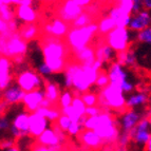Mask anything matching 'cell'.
<instances>
[{"label":"cell","instance_id":"6da1fadb","mask_svg":"<svg viewBox=\"0 0 151 151\" xmlns=\"http://www.w3.org/2000/svg\"><path fill=\"white\" fill-rule=\"evenodd\" d=\"M43 61L49 65L53 73L65 72L71 60L69 56L72 54L70 47L61 38L45 35L40 43Z\"/></svg>","mask_w":151,"mask_h":151},{"label":"cell","instance_id":"7a4b0ae2","mask_svg":"<svg viewBox=\"0 0 151 151\" xmlns=\"http://www.w3.org/2000/svg\"><path fill=\"white\" fill-rule=\"evenodd\" d=\"M127 97L121 89L115 85H109L98 92V106L103 110L119 111L124 113L127 110Z\"/></svg>","mask_w":151,"mask_h":151},{"label":"cell","instance_id":"3957f363","mask_svg":"<svg viewBox=\"0 0 151 151\" xmlns=\"http://www.w3.org/2000/svg\"><path fill=\"white\" fill-rule=\"evenodd\" d=\"M101 71H97L92 65H81L78 63L73 76L72 91L75 95H81L89 92L91 87L94 86Z\"/></svg>","mask_w":151,"mask_h":151},{"label":"cell","instance_id":"277c9868","mask_svg":"<svg viewBox=\"0 0 151 151\" xmlns=\"http://www.w3.org/2000/svg\"><path fill=\"white\" fill-rule=\"evenodd\" d=\"M97 33L98 23L96 22H92L83 28H71L65 37V42L68 43L71 51L79 50L90 45Z\"/></svg>","mask_w":151,"mask_h":151},{"label":"cell","instance_id":"5b68a950","mask_svg":"<svg viewBox=\"0 0 151 151\" xmlns=\"http://www.w3.org/2000/svg\"><path fill=\"white\" fill-rule=\"evenodd\" d=\"M29 50V42L25 41L19 33H14L10 37L4 38L0 36V52L1 56L10 58L11 60L19 57L27 56Z\"/></svg>","mask_w":151,"mask_h":151},{"label":"cell","instance_id":"8992f818","mask_svg":"<svg viewBox=\"0 0 151 151\" xmlns=\"http://www.w3.org/2000/svg\"><path fill=\"white\" fill-rule=\"evenodd\" d=\"M45 78L34 69H24L16 75V83L24 92H32L37 89H43Z\"/></svg>","mask_w":151,"mask_h":151},{"label":"cell","instance_id":"52a82bcc","mask_svg":"<svg viewBox=\"0 0 151 151\" xmlns=\"http://www.w3.org/2000/svg\"><path fill=\"white\" fill-rule=\"evenodd\" d=\"M131 31L129 28H119L116 27L105 37V41L113 49L115 52L126 51L130 48L131 43Z\"/></svg>","mask_w":151,"mask_h":151},{"label":"cell","instance_id":"ba28073f","mask_svg":"<svg viewBox=\"0 0 151 151\" xmlns=\"http://www.w3.org/2000/svg\"><path fill=\"white\" fill-rule=\"evenodd\" d=\"M9 133L15 139L30 135V113L28 111H21L14 116Z\"/></svg>","mask_w":151,"mask_h":151},{"label":"cell","instance_id":"9c48e42d","mask_svg":"<svg viewBox=\"0 0 151 151\" xmlns=\"http://www.w3.org/2000/svg\"><path fill=\"white\" fill-rule=\"evenodd\" d=\"M78 142L81 143L83 148L92 151H99L104 148V141L97 132L94 130L83 129L77 136Z\"/></svg>","mask_w":151,"mask_h":151},{"label":"cell","instance_id":"30bf717a","mask_svg":"<svg viewBox=\"0 0 151 151\" xmlns=\"http://www.w3.org/2000/svg\"><path fill=\"white\" fill-rule=\"evenodd\" d=\"M130 133L132 142L134 144L139 145V146H145L151 136V126L148 117L144 116L137 124V126L131 131Z\"/></svg>","mask_w":151,"mask_h":151},{"label":"cell","instance_id":"8fae6325","mask_svg":"<svg viewBox=\"0 0 151 151\" xmlns=\"http://www.w3.org/2000/svg\"><path fill=\"white\" fill-rule=\"evenodd\" d=\"M83 11V6L78 5L74 0H65L58 10V18L71 24Z\"/></svg>","mask_w":151,"mask_h":151},{"label":"cell","instance_id":"7c38bea8","mask_svg":"<svg viewBox=\"0 0 151 151\" xmlns=\"http://www.w3.org/2000/svg\"><path fill=\"white\" fill-rule=\"evenodd\" d=\"M71 27L69 23L63 21L60 18H55L43 27V32H45V35L65 39Z\"/></svg>","mask_w":151,"mask_h":151},{"label":"cell","instance_id":"4fadbf2b","mask_svg":"<svg viewBox=\"0 0 151 151\" xmlns=\"http://www.w3.org/2000/svg\"><path fill=\"white\" fill-rule=\"evenodd\" d=\"M25 93L27 92H24L16 83H11L8 88L1 91V101H4L9 107L15 106L22 103Z\"/></svg>","mask_w":151,"mask_h":151},{"label":"cell","instance_id":"5bb4252c","mask_svg":"<svg viewBox=\"0 0 151 151\" xmlns=\"http://www.w3.org/2000/svg\"><path fill=\"white\" fill-rule=\"evenodd\" d=\"M45 98V89H37V90H34L32 92L25 93V96L22 101L24 110L28 111L29 113L36 112L41 107V104H42Z\"/></svg>","mask_w":151,"mask_h":151},{"label":"cell","instance_id":"9a60e30c","mask_svg":"<svg viewBox=\"0 0 151 151\" xmlns=\"http://www.w3.org/2000/svg\"><path fill=\"white\" fill-rule=\"evenodd\" d=\"M50 122L47 117L41 115L40 113L33 112L30 113V136L37 139L49 128Z\"/></svg>","mask_w":151,"mask_h":151},{"label":"cell","instance_id":"2e32d148","mask_svg":"<svg viewBox=\"0 0 151 151\" xmlns=\"http://www.w3.org/2000/svg\"><path fill=\"white\" fill-rule=\"evenodd\" d=\"M144 117V113L135 109H127L124 113H122L121 128L122 132H131L137 124Z\"/></svg>","mask_w":151,"mask_h":151},{"label":"cell","instance_id":"e0dca14e","mask_svg":"<svg viewBox=\"0 0 151 151\" xmlns=\"http://www.w3.org/2000/svg\"><path fill=\"white\" fill-rule=\"evenodd\" d=\"M73 55V61H76L81 65H93L96 60V52L94 45H87L79 50L71 51Z\"/></svg>","mask_w":151,"mask_h":151},{"label":"cell","instance_id":"ac0fdd59","mask_svg":"<svg viewBox=\"0 0 151 151\" xmlns=\"http://www.w3.org/2000/svg\"><path fill=\"white\" fill-rule=\"evenodd\" d=\"M107 72H108L111 85H115V86L121 87V85L124 81L129 79L126 68L124 65H122L119 63H117L116 60L109 65Z\"/></svg>","mask_w":151,"mask_h":151},{"label":"cell","instance_id":"d6986e66","mask_svg":"<svg viewBox=\"0 0 151 151\" xmlns=\"http://www.w3.org/2000/svg\"><path fill=\"white\" fill-rule=\"evenodd\" d=\"M151 25V13L148 10H143L142 12L132 15L131 22L129 24V30L131 32H141Z\"/></svg>","mask_w":151,"mask_h":151},{"label":"cell","instance_id":"ffe728a7","mask_svg":"<svg viewBox=\"0 0 151 151\" xmlns=\"http://www.w3.org/2000/svg\"><path fill=\"white\" fill-rule=\"evenodd\" d=\"M12 65L13 63L10 58L1 56L0 58V89L1 91L6 89L12 83Z\"/></svg>","mask_w":151,"mask_h":151},{"label":"cell","instance_id":"44dd1931","mask_svg":"<svg viewBox=\"0 0 151 151\" xmlns=\"http://www.w3.org/2000/svg\"><path fill=\"white\" fill-rule=\"evenodd\" d=\"M95 52H96V59L104 63V65H110L111 63L116 60V55L117 52L111 48L110 45L104 41L99 45H95Z\"/></svg>","mask_w":151,"mask_h":151},{"label":"cell","instance_id":"7402d4cb","mask_svg":"<svg viewBox=\"0 0 151 151\" xmlns=\"http://www.w3.org/2000/svg\"><path fill=\"white\" fill-rule=\"evenodd\" d=\"M36 142L40 145L47 146L49 148L52 149H63V146L61 145V142L59 139V137L57 136V134L55 133V131L52 129V127H49L47 130L41 134L39 137L36 139Z\"/></svg>","mask_w":151,"mask_h":151},{"label":"cell","instance_id":"603a6c76","mask_svg":"<svg viewBox=\"0 0 151 151\" xmlns=\"http://www.w3.org/2000/svg\"><path fill=\"white\" fill-rule=\"evenodd\" d=\"M116 61L119 63L125 68L133 69L137 67V57H136L135 48L133 43L130 45V48L126 51L119 52L116 55Z\"/></svg>","mask_w":151,"mask_h":151},{"label":"cell","instance_id":"cb8c5ba5","mask_svg":"<svg viewBox=\"0 0 151 151\" xmlns=\"http://www.w3.org/2000/svg\"><path fill=\"white\" fill-rule=\"evenodd\" d=\"M15 14L16 18L22 23H35L38 19L37 13L33 6L16 5Z\"/></svg>","mask_w":151,"mask_h":151},{"label":"cell","instance_id":"d4e9b609","mask_svg":"<svg viewBox=\"0 0 151 151\" xmlns=\"http://www.w3.org/2000/svg\"><path fill=\"white\" fill-rule=\"evenodd\" d=\"M19 35L24 39L25 41L31 42V41L35 40L39 35V28L35 23H22L20 28L18 30Z\"/></svg>","mask_w":151,"mask_h":151},{"label":"cell","instance_id":"484cf974","mask_svg":"<svg viewBox=\"0 0 151 151\" xmlns=\"http://www.w3.org/2000/svg\"><path fill=\"white\" fill-rule=\"evenodd\" d=\"M45 98H48L49 101H52V103L58 106V101H59V98L61 95V91L59 89V86L57 83H53V81H49L45 79Z\"/></svg>","mask_w":151,"mask_h":151},{"label":"cell","instance_id":"4316f807","mask_svg":"<svg viewBox=\"0 0 151 151\" xmlns=\"http://www.w3.org/2000/svg\"><path fill=\"white\" fill-rule=\"evenodd\" d=\"M149 101V95L145 92H137L135 94H130L127 97V109H135L146 105Z\"/></svg>","mask_w":151,"mask_h":151},{"label":"cell","instance_id":"83f0119b","mask_svg":"<svg viewBox=\"0 0 151 151\" xmlns=\"http://www.w3.org/2000/svg\"><path fill=\"white\" fill-rule=\"evenodd\" d=\"M72 108L74 110V113L76 116V121L81 122V119L86 116V110H87V106L86 104L83 103V98L81 95H75L74 96V99L72 101Z\"/></svg>","mask_w":151,"mask_h":151},{"label":"cell","instance_id":"f1b7e54d","mask_svg":"<svg viewBox=\"0 0 151 151\" xmlns=\"http://www.w3.org/2000/svg\"><path fill=\"white\" fill-rule=\"evenodd\" d=\"M77 65H78V63L71 60L70 63H69V65H67L65 72H63V73H65L63 83H65V89H68V90H72V88H73V76H74V73H75L76 68H77Z\"/></svg>","mask_w":151,"mask_h":151},{"label":"cell","instance_id":"f546056e","mask_svg":"<svg viewBox=\"0 0 151 151\" xmlns=\"http://www.w3.org/2000/svg\"><path fill=\"white\" fill-rule=\"evenodd\" d=\"M37 112L43 115L45 117H47L50 123L57 122L61 115L60 108H58V107H52V108H42V107H40L37 110Z\"/></svg>","mask_w":151,"mask_h":151},{"label":"cell","instance_id":"4dcf8cb0","mask_svg":"<svg viewBox=\"0 0 151 151\" xmlns=\"http://www.w3.org/2000/svg\"><path fill=\"white\" fill-rule=\"evenodd\" d=\"M115 28H116L115 21L111 17H109V16L104 17L98 22V33L103 36H106L107 34H109L111 31H113Z\"/></svg>","mask_w":151,"mask_h":151},{"label":"cell","instance_id":"1f68e13d","mask_svg":"<svg viewBox=\"0 0 151 151\" xmlns=\"http://www.w3.org/2000/svg\"><path fill=\"white\" fill-rule=\"evenodd\" d=\"M90 23H92V17H91V14L89 12L83 11L81 15L76 18L73 22L71 23L70 27L71 28H83V27H87Z\"/></svg>","mask_w":151,"mask_h":151},{"label":"cell","instance_id":"d6a6232c","mask_svg":"<svg viewBox=\"0 0 151 151\" xmlns=\"http://www.w3.org/2000/svg\"><path fill=\"white\" fill-rule=\"evenodd\" d=\"M74 96L75 94L73 93L72 90H65L61 92L60 98H59V101H58V107L60 109L65 108V107H69L72 105V101L74 99Z\"/></svg>","mask_w":151,"mask_h":151},{"label":"cell","instance_id":"836d02e7","mask_svg":"<svg viewBox=\"0 0 151 151\" xmlns=\"http://www.w3.org/2000/svg\"><path fill=\"white\" fill-rule=\"evenodd\" d=\"M15 18H16L15 10H12L11 5L0 3V19L9 22V21L13 20Z\"/></svg>","mask_w":151,"mask_h":151},{"label":"cell","instance_id":"e575fe53","mask_svg":"<svg viewBox=\"0 0 151 151\" xmlns=\"http://www.w3.org/2000/svg\"><path fill=\"white\" fill-rule=\"evenodd\" d=\"M135 42L151 45V25L141 32L135 33Z\"/></svg>","mask_w":151,"mask_h":151},{"label":"cell","instance_id":"d590c367","mask_svg":"<svg viewBox=\"0 0 151 151\" xmlns=\"http://www.w3.org/2000/svg\"><path fill=\"white\" fill-rule=\"evenodd\" d=\"M109 85H110V79H109L108 72H107V71L101 70V72H99V74H98V76H97L95 86L97 87L99 90H101V89L106 88V87L109 86Z\"/></svg>","mask_w":151,"mask_h":151},{"label":"cell","instance_id":"8d00e7d4","mask_svg":"<svg viewBox=\"0 0 151 151\" xmlns=\"http://www.w3.org/2000/svg\"><path fill=\"white\" fill-rule=\"evenodd\" d=\"M81 98H83V103L86 104L87 107L91 106H97L98 105V93H93V92H87V93L81 94Z\"/></svg>","mask_w":151,"mask_h":151},{"label":"cell","instance_id":"74e56055","mask_svg":"<svg viewBox=\"0 0 151 151\" xmlns=\"http://www.w3.org/2000/svg\"><path fill=\"white\" fill-rule=\"evenodd\" d=\"M83 129H85V127H83V124L81 122L73 121V123L71 124L70 128L67 131V133H68V135L72 136V137H77Z\"/></svg>","mask_w":151,"mask_h":151},{"label":"cell","instance_id":"f35d334b","mask_svg":"<svg viewBox=\"0 0 151 151\" xmlns=\"http://www.w3.org/2000/svg\"><path fill=\"white\" fill-rule=\"evenodd\" d=\"M122 12L127 13L132 15V10H133V0H119V4L116 5Z\"/></svg>","mask_w":151,"mask_h":151},{"label":"cell","instance_id":"ab89813d","mask_svg":"<svg viewBox=\"0 0 151 151\" xmlns=\"http://www.w3.org/2000/svg\"><path fill=\"white\" fill-rule=\"evenodd\" d=\"M56 123L58 124V126L60 127L63 131H65V132H67V131H68V129L70 128L71 124L73 123V121H72L69 116L65 115V114H61L60 117L58 119V121L56 122Z\"/></svg>","mask_w":151,"mask_h":151},{"label":"cell","instance_id":"60d3db41","mask_svg":"<svg viewBox=\"0 0 151 151\" xmlns=\"http://www.w3.org/2000/svg\"><path fill=\"white\" fill-rule=\"evenodd\" d=\"M97 125H98V115L87 116L86 121L83 123L85 129H89V130H95L97 128Z\"/></svg>","mask_w":151,"mask_h":151},{"label":"cell","instance_id":"b9f144b4","mask_svg":"<svg viewBox=\"0 0 151 151\" xmlns=\"http://www.w3.org/2000/svg\"><path fill=\"white\" fill-rule=\"evenodd\" d=\"M36 71H37L38 73L40 74L43 78H47L48 76H50L51 74H53V72H52L51 68L45 63V61H42L41 63H39V65H38V67L36 68Z\"/></svg>","mask_w":151,"mask_h":151},{"label":"cell","instance_id":"7bdbcfd3","mask_svg":"<svg viewBox=\"0 0 151 151\" xmlns=\"http://www.w3.org/2000/svg\"><path fill=\"white\" fill-rule=\"evenodd\" d=\"M11 125H12V121L8 119V116L1 115V119H0V130L1 132H9L11 128Z\"/></svg>","mask_w":151,"mask_h":151},{"label":"cell","instance_id":"ee69618b","mask_svg":"<svg viewBox=\"0 0 151 151\" xmlns=\"http://www.w3.org/2000/svg\"><path fill=\"white\" fill-rule=\"evenodd\" d=\"M121 89L123 90V92L125 94H130L134 90V83L129 81V79H127V81H125L121 85Z\"/></svg>","mask_w":151,"mask_h":151},{"label":"cell","instance_id":"f6af8a7d","mask_svg":"<svg viewBox=\"0 0 151 151\" xmlns=\"http://www.w3.org/2000/svg\"><path fill=\"white\" fill-rule=\"evenodd\" d=\"M17 139H15L14 137H5L1 141V150H4V149L11 148V147L15 146Z\"/></svg>","mask_w":151,"mask_h":151},{"label":"cell","instance_id":"bcb514c9","mask_svg":"<svg viewBox=\"0 0 151 151\" xmlns=\"http://www.w3.org/2000/svg\"><path fill=\"white\" fill-rule=\"evenodd\" d=\"M103 112V109L98 106H91V107H87L86 110V115L87 116H96L99 115V114Z\"/></svg>","mask_w":151,"mask_h":151},{"label":"cell","instance_id":"7dc6e473","mask_svg":"<svg viewBox=\"0 0 151 151\" xmlns=\"http://www.w3.org/2000/svg\"><path fill=\"white\" fill-rule=\"evenodd\" d=\"M143 10H145L143 0H133V10H132V15L137 14V13L142 12Z\"/></svg>","mask_w":151,"mask_h":151},{"label":"cell","instance_id":"c3c4849f","mask_svg":"<svg viewBox=\"0 0 151 151\" xmlns=\"http://www.w3.org/2000/svg\"><path fill=\"white\" fill-rule=\"evenodd\" d=\"M32 151H50V148L47 146H43V145H40L36 142V144L33 146Z\"/></svg>","mask_w":151,"mask_h":151},{"label":"cell","instance_id":"681fc988","mask_svg":"<svg viewBox=\"0 0 151 151\" xmlns=\"http://www.w3.org/2000/svg\"><path fill=\"white\" fill-rule=\"evenodd\" d=\"M74 1H75L78 5H81L83 8H86V6L91 4V2H92L93 0H74Z\"/></svg>","mask_w":151,"mask_h":151},{"label":"cell","instance_id":"f907efd6","mask_svg":"<svg viewBox=\"0 0 151 151\" xmlns=\"http://www.w3.org/2000/svg\"><path fill=\"white\" fill-rule=\"evenodd\" d=\"M34 0H20L18 5H25V6H32Z\"/></svg>","mask_w":151,"mask_h":151},{"label":"cell","instance_id":"816d5d0a","mask_svg":"<svg viewBox=\"0 0 151 151\" xmlns=\"http://www.w3.org/2000/svg\"><path fill=\"white\" fill-rule=\"evenodd\" d=\"M143 2L145 10H148L151 12V0H143Z\"/></svg>","mask_w":151,"mask_h":151},{"label":"cell","instance_id":"f5cc1de1","mask_svg":"<svg viewBox=\"0 0 151 151\" xmlns=\"http://www.w3.org/2000/svg\"><path fill=\"white\" fill-rule=\"evenodd\" d=\"M144 116H146V117H148L149 123H150V126H151V108H150V109H148V110H147L146 112H144Z\"/></svg>","mask_w":151,"mask_h":151},{"label":"cell","instance_id":"db71d44e","mask_svg":"<svg viewBox=\"0 0 151 151\" xmlns=\"http://www.w3.org/2000/svg\"><path fill=\"white\" fill-rule=\"evenodd\" d=\"M1 151H21V150H20V148L17 146V145H15V146L11 147V148L4 149V150H1Z\"/></svg>","mask_w":151,"mask_h":151},{"label":"cell","instance_id":"11a10c76","mask_svg":"<svg viewBox=\"0 0 151 151\" xmlns=\"http://www.w3.org/2000/svg\"><path fill=\"white\" fill-rule=\"evenodd\" d=\"M145 150H146V151H151V136H150V139H149L148 143L145 145Z\"/></svg>","mask_w":151,"mask_h":151},{"label":"cell","instance_id":"9f6ffc18","mask_svg":"<svg viewBox=\"0 0 151 151\" xmlns=\"http://www.w3.org/2000/svg\"><path fill=\"white\" fill-rule=\"evenodd\" d=\"M114 151H128V149H127V147H119V146H117V148H116Z\"/></svg>","mask_w":151,"mask_h":151},{"label":"cell","instance_id":"6f0895ef","mask_svg":"<svg viewBox=\"0 0 151 151\" xmlns=\"http://www.w3.org/2000/svg\"><path fill=\"white\" fill-rule=\"evenodd\" d=\"M50 151H63V149H52V148H50Z\"/></svg>","mask_w":151,"mask_h":151},{"label":"cell","instance_id":"680465c9","mask_svg":"<svg viewBox=\"0 0 151 151\" xmlns=\"http://www.w3.org/2000/svg\"><path fill=\"white\" fill-rule=\"evenodd\" d=\"M78 151H91V150H88V149H85V148H81V150H78Z\"/></svg>","mask_w":151,"mask_h":151}]
</instances>
